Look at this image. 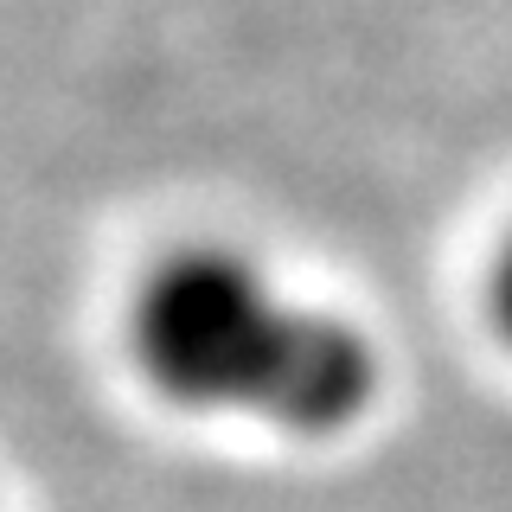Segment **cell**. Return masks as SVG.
<instances>
[{"mask_svg":"<svg viewBox=\"0 0 512 512\" xmlns=\"http://www.w3.org/2000/svg\"><path fill=\"white\" fill-rule=\"evenodd\" d=\"M128 340L167 404L282 436H340L378 397V352L346 314L224 244L154 263L128 308Z\"/></svg>","mask_w":512,"mask_h":512,"instance_id":"1","label":"cell"},{"mask_svg":"<svg viewBox=\"0 0 512 512\" xmlns=\"http://www.w3.org/2000/svg\"><path fill=\"white\" fill-rule=\"evenodd\" d=\"M493 314H500V327L512 340V244L500 250V269H493Z\"/></svg>","mask_w":512,"mask_h":512,"instance_id":"2","label":"cell"}]
</instances>
